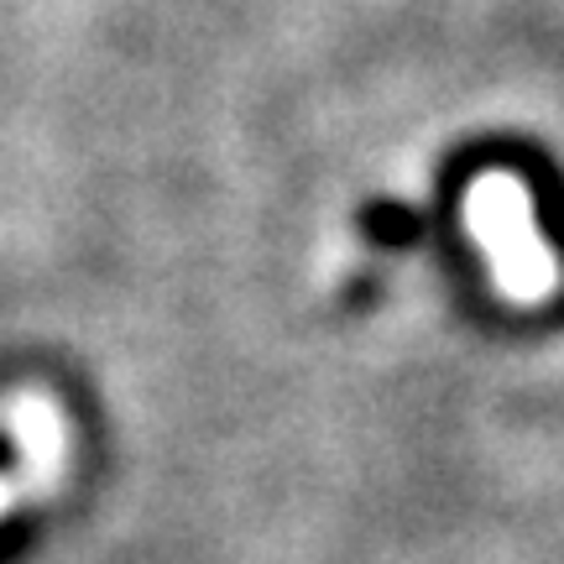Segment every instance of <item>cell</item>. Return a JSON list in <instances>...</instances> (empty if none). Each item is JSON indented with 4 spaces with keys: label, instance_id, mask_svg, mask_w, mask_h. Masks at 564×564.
Returning a JSON list of instances; mask_svg holds the SVG:
<instances>
[{
    "label": "cell",
    "instance_id": "3957f363",
    "mask_svg": "<svg viewBox=\"0 0 564 564\" xmlns=\"http://www.w3.org/2000/svg\"><path fill=\"white\" fill-rule=\"evenodd\" d=\"M11 460H17V444H11V440H6V434H0V470H6V465H11Z\"/></svg>",
    "mask_w": 564,
    "mask_h": 564
},
{
    "label": "cell",
    "instance_id": "7a4b0ae2",
    "mask_svg": "<svg viewBox=\"0 0 564 564\" xmlns=\"http://www.w3.org/2000/svg\"><path fill=\"white\" fill-rule=\"evenodd\" d=\"M356 225L377 251H413L423 241V215L403 199H366Z\"/></svg>",
    "mask_w": 564,
    "mask_h": 564
},
{
    "label": "cell",
    "instance_id": "277c9868",
    "mask_svg": "<svg viewBox=\"0 0 564 564\" xmlns=\"http://www.w3.org/2000/svg\"><path fill=\"white\" fill-rule=\"evenodd\" d=\"M0 502H6V481H0Z\"/></svg>",
    "mask_w": 564,
    "mask_h": 564
},
{
    "label": "cell",
    "instance_id": "6da1fadb",
    "mask_svg": "<svg viewBox=\"0 0 564 564\" xmlns=\"http://www.w3.org/2000/svg\"><path fill=\"white\" fill-rule=\"evenodd\" d=\"M507 162H512L507 173H518V178L528 183V194H533V215H539V230L549 236L554 257L564 262V173L544 158V152H533V147H523V152L512 147Z\"/></svg>",
    "mask_w": 564,
    "mask_h": 564
}]
</instances>
